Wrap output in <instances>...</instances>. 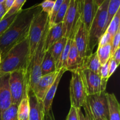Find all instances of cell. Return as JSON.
<instances>
[{
	"label": "cell",
	"instance_id": "6da1fadb",
	"mask_svg": "<svg viewBox=\"0 0 120 120\" xmlns=\"http://www.w3.org/2000/svg\"><path fill=\"white\" fill-rule=\"evenodd\" d=\"M41 9L39 4L27 9H21L18 12L12 24L0 37L1 56L4 55L14 46L28 38L34 16Z\"/></svg>",
	"mask_w": 120,
	"mask_h": 120
},
{
	"label": "cell",
	"instance_id": "7a4b0ae2",
	"mask_svg": "<svg viewBox=\"0 0 120 120\" xmlns=\"http://www.w3.org/2000/svg\"><path fill=\"white\" fill-rule=\"evenodd\" d=\"M29 58V41L27 38L2 56L0 63V76L16 70H26Z\"/></svg>",
	"mask_w": 120,
	"mask_h": 120
},
{
	"label": "cell",
	"instance_id": "3957f363",
	"mask_svg": "<svg viewBox=\"0 0 120 120\" xmlns=\"http://www.w3.org/2000/svg\"><path fill=\"white\" fill-rule=\"evenodd\" d=\"M49 28V24L48 21L43 35L26 70V80L28 91L29 90H34L35 86L42 76L41 64L46 52L45 41Z\"/></svg>",
	"mask_w": 120,
	"mask_h": 120
},
{
	"label": "cell",
	"instance_id": "277c9868",
	"mask_svg": "<svg viewBox=\"0 0 120 120\" xmlns=\"http://www.w3.org/2000/svg\"><path fill=\"white\" fill-rule=\"evenodd\" d=\"M110 0H104L98 7L88 32V54L91 55L106 30L107 9Z\"/></svg>",
	"mask_w": 120,
	"mask_h": 120
},
{
	"label": "cell",
	"instance_id": "5b68a950",
	"mask_svg": "<svg viewBox=\"0 0 120 120\" xmlns=\"http://www.w3.org/2000/svg\"><path fill=\"white\" fill-rule=\"evenodd\" d=\"M105 91L88 95L83 107L87 120H109Z\"/></svg>",
	"mask_w": 120,
	"mask_h": 120
},
{
	"label": "cell",
	"instance_id": "8992f818",
	"mask_svg": "<svg viewBox=\"0 0 120 120\" xmlns=\"http://www.w3.org/2000/svg\"><path fill=\"white\" fill-rule=\"evenodd\" d=\"M48 21L49 15L41 9L36 13L32 21L28 36L29 48V63L43 35Z\"/></svg>",
	"mask_w": 120,
	"mask_h": 120
},
{
	"label": "cell",
	"instance_id": "52a82bcc",
	"mask_svg": "<svg viewBox=\"0 0 120 120\" xmlns=\"http://www.w3.org/2000/svg\"><path fill=\"white\" fill-rule=\"evenodd\" d=\"M9 87L12 104L18 105L22 98L28 94L25 70H16L9 73Z\"/></svg>",
	"mask_w": 120,
	"mask_h": 120
},
{
	"label": "cell",
	"instance_id": "ba28073f",
	"mask_svg": "<svg viewBox=\"0 0 120 120\" xmlns=\"http://www.w3.org/2000/svg\"><path fill=\"white\" fill-rule=\"evenodd\" d=\"M71 74L70 83L71 106L76 109H81L84 105L88 95L79 70L71 72Z\"/></svg>",
	"mask_w": 120,
	"mask_h": 120
},
{
	"label": "cell",
	"instance_id": "9c48e42d",
	"mask_svg": "<svg viewBox=\"0 0 120 120\" xmlns=\"http://www.w3.org/2000/svg\"><path fill=\"white\" fill-rule=\"evenodd\" d=\"M87 95L100 94L105 91L108 80L89 70H79Z\"/></svg>",
	"mask_w": 120,
	"mask_h": 120
},
{
	"label": "cell",
	"instance_id": "30bf717a",
	"mask_svg": "<svg viewBox=\"0 0 120 120\" xmlns=\"http://www.w3.org/2000/svg\"><path fill=\"white\" fill-rule=\"evenodd\" d=\"M80 15L76 1L70 0L69 8L62 22L63 37L71 39L74 38Z\"/></svg>",
	"mask_w": 120,
	"mask_h": 120
},
{
	"label": "cell",
	"instance_id": "8fae6325",
	"mask_svg": "<svg viewBox=\"0 0 120 120\" xmlns=\"http://www.w3.org/2000/svg\"><path fill=\"white\" fill-rule=\"evenodd\" d=\"M73 39L82 62V60L86 57L88 54V32L84 28L81 15L78 20Z\"/></svg>",
	"mask_w": 120,
	"mask_h": 120
},
{
	"label": "cell",
	"instance_id": "7c38bea8",
	"mask_svg": "<svg viewBox=\"0 0 120 120\" xmlns=\"http://www.w3.org/2000/svg\"><path fill=\"white\" fill-rule=\"evenodd\" d=\"M58 73L59 71H56L52 73L41 76L32 90L38 99L43 102L47 92L55 82Z\"/></svg>",
	"mask_w": 120,
	"mask_h": 120
},
{
	"label": "cell",
	"instance_id": "4fadbf2b",
	"mask_svg": "<svg viewBox=\"0 0 120 120\" xmlns=\"http://www.w3.org/2000/svg\"><path fill=\"white\" fill-rule=\"evenodd\" d=\"M9 73L0 76V120L3 112L12 104L9 87Z\"/></svg>",
	"mask_w": 120,
	"mask_h": 120
},
{
	"label": "cell",
	"instance_id": "5bb4252c",
	"mask_svg": "<svg viewBox=\"0 0 120 120\" xmlns=\"http://www.w3.org/2000/svg\"><path fill=\"white\" fill-rule=\"evenodd\" d=\"M29 101V114L28 120H45L43 102L38 99L32 90L28 91Z\"/></svg>",
	"mask_w": 120,
	"mask_h": 120
},
{
	"label": "cell",
	"instance_id": "9a60e30c",
	"mask_svg": "<svg viewBox=\"0 0 120 120\" xmlns=\"http://www.w3.org/2000/svg\"><path fill=\"white\" fill-rule=\"evenodd\" d=\"M94 0H83L81 17L86 31L89 32L92 21L97 10Z\"/></svg>",
	"mask_w": 120,
	"mask_h": 120
},
{
	"label": "cell",
	"instance_id": "2e32d148",
	"mask_svg": "<svg viewBox=\"0 0 120 120\" xmlns=\"http://www.w3.org/2000/svg\"><path fill=\"white\" fill-rule=\"evenodd\" d=\"M67 71L65 68H62L59 71V73L55 79V82H53V84L48 91L47 92L44 100L43 101V110H44L45 114L49 113V111L52 110V105L53 100L54 97L56 94V90H57V87L60 83L61 79L63 74Z\"/></svg>",
	"mask_w": 120,
	"mask_h": 120
},
{
	"label": "cell",
	"instance_id": "e0dca14e",
	"mask_svg": "<svg viewBox=\"0 0 120 120\" xmlns=\"http://www.w3.org/2000/svg\"><path fill=\"white\" fill-rule=\"evenodd\" d=\"M81 63H82V60L80 58L75 41L73 39L71 40V45H70V50L67 60V71H70L71 72L77 71L80 69Z\"/></svg>",
	"mask_w": 120,
	"mask_h": 120
},
{
	"label": "cell",
	"instance_id": "ac0fdd59",
	"mask_svg": "<svg viewBox=\"0 0 120 120\" xmlns=\"http://www.w3.org/2000/svg\"><path fill=\"white\" fill-rule=\"evenodd\" d=\"M62 22L49 27L47 33L45 41L46 51L49 50L50 47L56 42L63 38Z\"/></svg>",
	"mask_w": 120,
	"mask_h": 120
},
{
	"label": "cell",
	"instance_id": "d6986e66",
	"mask_svg": "<svg viewBox=\"0 0 120 120\" xmlns=\"http://www.w3.org/2000/svg\"><path fill=\"white\" fill-rule=\"evenodd\" d=\"M100 66L101 64L96 52L85 57L82 60L80 69L78 70H89L99 75Z\"/></svg>",
	"mask_w": 120,
	"mask_h": 120
},
{
	"label": "cell",
	"instance_id": "ffe728a7",
	"mask_svg": "<svg viewBox=\"0 0 120 120\" xmlns=\"http://www.w3.org/2000/svg\"><path fill=\"white\" fill-rule=\"evenodd\" d=\"M109 120H120V104L114 94L106 93Z\"/></svg>",
	"mask_w": 120,
	"mask_h": 120
},
{
	"label": "cell",
	"instance_id": "44dd1931",
	"mask_svg": "<svg viewBox=\"0 0 120 120\" xmlns=\"http://www.w3.org/2000/svg\"><path fill=\"white\" fill-rule=\"evenodd\" d=\"M56 71V62L49 51H46L41 64V75H48Z\"/></svg>",
	"mask_w": 120,
	"mask_h": 120
},
{
	"label": "cell",
	"instance_id": "7402d4cb",
	"mask_svg": "<svg viewBox=\"0 0 120 120\" xmlns=\"http://www.w3.org/2000/svg\"><path fill=\"white\" fill-rule=\"evenodd\" d=\"M68 38L63 37L59 40L57 42H56L55 44L53 45L50 49L48 50V51L50 52L53 58L55 60V62H57L63 52V49H64L65 45L66 43ZM48 51V50H47Z\"/></svg>",
	"mask_w": 120,
	"mask_h": 120
},
{
	"label": "cell",
	"instance_id": "603a6c76",
	"mask_svg": "<svg viewBox=\"0 0 120 120\" xmlns=\"http://www.w3.org/2000/svg\"><path fill=\"white\" fill-rule=\"evenodd\" d=\"M29 114V101L28 94L21 101L18 107V120H28Z\"/></svg>",
	"mask_w": 120,
	"mask_h": 120
},
{
	"label": "cell",
	"instance_id": "cb8c5ba5",
	"mask_svg": "<svg viewBox=\"0 0 120 120\" xmlns=\"http://www.w3.org/2000/svg\"><path fill=\"white\" fill-rule=\"evenodd\" d=\"M101 65H103L109 60L111 57V44L98 46L96 51Z\"/></svg>",
	"mask_w": 120,
	"mask_h": 120
},
{
	"label": "cell",
	"instance_id": "d4e9b609",
	"mask_svg": "<svg viewBox=\"0 0 120 120\" xmlns=\"http://www.w3.org/2000/svg\"><path fill=\"white\" fill-rule=\"evenodd\" d=\"M71 39H68L65 45L63 52L59 59L58 61L56 63V71H59L62 68H65L66 69L67 60H68V55H69V50H70V45L71 42Z\"/></svg>",
	"mask_w": 120,
	"mask_h": 120
},
{
	"label": "cell",
	"instance_id": "484cf974",
	"mask_svg": "<svg viewBox=\"0 0 120 120\" xmlns=\"http://www.w3.org/2000/svg\"><path fill=\"white\" fill-rule=\"evenodd\" d=\"M120 0H110L107 9V18L106 29L116 13L120 9Z\"/></svg>",
	"mask_w": 120,
	"mask_h": 120
},
{
	"label": "cell",
	"instance_id": "4316f807",
	"mask_svg": "<svg viewBox=\"0 0 120 120\" xmlns=\"http://www.w3.org/2000/svg\"><path fill=\"white\" fill-rule=\"evenodd\" d=\"M120 9L114 16L111 22L107 28L105 32L109 33L112 37H114L117 30L120 29Z\"/></svg>",
	"mask_w": 120,
	"mask_h": 120
},
{
	"label": "cell",
	"instance_id": "83f0119b",
	"mask_svg": "<svg viewBox=\"0 0 120 120\" xmlns=\"http://www.w3.org/2000/svg\"><path fill=\"white\" fill-rule=\"evenodd\" d=\"M70 2V0H64L63 1V3L61 5L60 7L59 8L57 14H56L52 26L58 24V23H62L63 22V19H64V16H65L67 12V11L68 9V8H69Z\"/></svg>",
	"mask_w": 120,
	"mask_h": 120
},
{
	"label": "cell",
	"instance_id": "f1b7e54d",
	"mask_svg": "<svg viewBox=\"0 0 120 120\" xmlns=\"http://www.w3.org/2000/svg\"><path fill=\"white\" fill-rule=\"evenodd\" d=\"M18 105L12 104L11 105L3 112L2 120H18Z\"/></svg>",
	"mask_w": 120,
	"mask_h": 120
},
{
	"label": "cell",
	"instance_id": "f546056e",
	"mask_svg": "<svg viewBox=\"0 0 120 120\" xmlns=\"http://www.w3.org/2000/svg\"><path fill=\"white\" fill-rule=\"evenodd\" d=\"M18 13L13 14L8 17L3 18L0 20V37L4 34L5 32L8 29L9 26L12 24L16 16H17Z\"/></svg>",
	"mask_w": 120,
	"mask_h": 120
},
{
	"label": "cell",
	"instance_id": "4dcf8cb0",
	"mask_svg": "<svg viewBox=\"0 0 120 120\" xmlns=\"http://www.w3.org/2000/svg\"><path fill=\"white\" fill-rule=\"evenodd\" d=\"M26 0H15L14 4L11 7V8L7 11L5 16L3 18H7L11 15L18 13L22 9V6L25 4Z\"/></svg>",
	"mask_w": 120,
	"mask_h": 120
},
{
	"label": "cell",
	"instance_id": "1f68e13d",
	"mask_svg": "<svg viewBox=\"0 0 120 120\" xmlns=\"http://www.w3.org/2000/svg\"><path fill=\"white\" fill-rule=\"evenodd\" d=\"M64 0H55V5H54L53 8L52 12L50 16H49V27H51L53 25V23L54 19L55 18L56 14H57V11H58L61 5L63 3Z\"/></svg>",
	"mask_w": 120,
	"mask_h": 120
},
{
	"label": "cell",
	"instance_id": "d6a6232c",
	"mask_svg": "<svg viewBox=\"0 0 120 120\" xmlns=\"http://www.w3.org/2000/svg\"><path fill=\"white\" fill-rule=\"evenodd\" d=\"M54 5H55L54 0H44L42 3L40 4L42 10L48 14L49 16L52 12Z\"/></svg>",
	"mask_w": 120,
	"mask_h": 120
},
{
	"label": "cell",
	"instance_id": "836d02e7",
	"mask_svg": "<svg viewBox=\"0 0 120 120\" xmlns=\"http://www.w3.org/2000/svg\"><path fill=\"white\" fill-rule=\"evenodd\" d=\"M120 28L117 30V33L112 39V43H111V56L116 51L118 48H120Z\"/></svg>",
	"mask_w": 120,
	"mask_h": 120
},
{
	"label": "cell",
	"instance_id": "e575fe53",
	"mask_svg": "<svg viewBox=\"0 0 120 120\" xmlns=\"http://www.w3.org/2000/svg\"><path fill=\"white\" fill-rule=\"evenodd\" d=\"M112 39H113V37H112L109 33L105 32L100 39L99 41H98V46L104 45L109 44V43L111 44Z\"/></svg>",
	"mask_w": 120,
	"mask_h": 120
},
{
	"label": "cell",
	"instance_id": "d590c367",
	"mask_svg": "<svg viewBox=\"0 0 120 120\" xmlns=\"http://www.w3.org/2000/svg\"><path fill=\"white\" fill-rule=\"evenodd\" d=\"M79 109L71 106L66 120H79Z\"/></svg>",
	"mask_w": 120,
	"mask_h": 120
},
{
	"label": "cell",
	"instance_id": "8d00e7d4",
	"mask_svg": "<svg viewBox=\"0 0 120 120\" xmlns=\"http://www.w3.org/2000/svg\"><path fill=\"white\" fill-rule=\"evenodd\" d=\"M110 60V59H109ZM109 62H107L104 64L103 65H101L100 68L99 70V75L103 79H109Z\"/></svg>",
	"mask_w": 120,
	"mask_h": 120
},
{
	"label": "cell",
	"instance_id": "74e56055",
	"mask_svg": "<svg viewBox=\"0 0 120 120\" xmlns=\"http://www.w3.org/2000/svg\"><path fill=\"white\" fill-rule=\"evenodd\" d=\"M118 64H117V62L111 57L109 60V78H110L112 74L114 73L117 68H118Z\"/></svg>",
	"mask_w": 120,
	"mask_h": 120
},
{
	"label": "cell",
	"instance_id": "f35d334b",
	"mask_svg": "<svg viewBox=\"0 0 120 120\" xmlns=\"http://www.w3.org/2000/svg\"><path fill=\"white\" fill-rule=\"evenodd\" d=\"M111 58L113 59L116 62H117V64L119 65L120 63V48H118V49L116 50V51L114 53L113 55L111 56Z\"/></svg>",
	"mask_w": 120,
	"mask_h": 120
},
{
	"label": "cell",
	"instance_id": "ab89813d",
	"mask_svg": "<svg viewBox=\"0 0 120 120\" xmlns=\"http://www.w3.org/2000/svg\"><path fill=\"white\" fill-rule=\"evenodd\" d=\"M7 12V10L6 9L4 5V2L3 3L0 4V20L3 18L4 16Z\"/></svg>",
	"mask_w": 120,
	"mask_h": 120
},
{
	"label": "cell",
	"instance_id": "60d3db41",
	"mask_svg": "<svg viewBox=\"0 0 120 120\" xmlns=\"http://www.w3.org/2000/svg\"><path fill=\"white\" fill-rule=\"evenodd\" d=\"M15 1V0H5L4 5L6 9H7V11L11 8V7L12 6V5L14 4Z\"/></svg>",
	"mask_w": 120,
	"mask_h": 120
},
{
	"label": "cell",
	"instance_id": "b9f144b4",
	"mask_svg": "<svg viewBox=\"0 0 120 120\" xmlns=\"http://www.w3.org/2000/svg\"><path fill=\"white\" fill-rule=\"evenodd\" d=\"M45 120H56L52 110H50L49 113L45 114Z\"/></svg>",
	"mask_w": 120,
	"mask_h": 120
},
{
	"label": "cell",
	"instance_id": "7bdbcfd3",
	"mask_svg": "<svg viewBox=\"0 0 120 120\" xmlns=\"http://www.w3.org/2000/svg\"><path fill=\"white\" fill-rule=\"evenodd\" d=\"M77 4V7H78V10L79 11L80 14H81L82 9V4H83V0H75Z\"/></svg>",
	"mask_w": 120,
	"mask_h": 120
},
{
	"label": "cell",
	"instance_id": "ee69618b",
	"mask_svg": "<svg viewBox=\"0 0 120 120\" xmlns=\"http://www.w3.org/2000/svg\"><path fill=\"white\" fill-rule=\"evenodd\" d=\"M79 120H87L84 115L82 112L81 109H79Z\"/></svg>",
	"mask_w": 120,
	"mask_h": 120
},
{
	"label": "cell",
	"instance_id": "f6af8a7d",
	"mask_svg": "<svg viewBox=\"0 0 120 120\" xmlns=\"http://www.w3.org/2000/svg\"><path fill=\"white\" fill-rule=\"evenodd\" d=\"M94 1H95V3H96V5L97 6V7H98L102 3H103V2L104 1V0H94Z\"/></svg>",
	"mask_w": 120,
	"mask_h": 120
},
{
	"label": "cell",
	"instance_id": "bcb514c9",
	"mask_svg": "<svg viewBox=\"0 0 120 120\" xmlns=\"http://www.w3.org/2000/svg\"><path fill=\"white\" fill-rule=\"evenodd\" d=\"M1 59H2V56H1V53H0V63H1Z\"/></svg>",
	"mask_w": 120,
	"mask_h": 120
},
{
	"label": "cell",
	"instance_id": "7dc6e473",
	"mask_svg": "<svg viewBox=\"0 0 120 120\" xmlns=\"http://www.w3.org/2000/svg\"><path fill=\"white\" fill-rule=\"evenodd\" d=\"M4 1H5V0H0V4L3 3V2H4Z\"/></svg>",
	"mask_w": 120,
	"mask_h": 120
}]
</instances>
